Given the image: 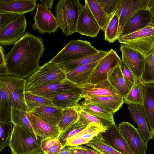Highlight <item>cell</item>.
Segmentation results:
<instances>
[{
  "label": "cell",
  "instance_id": "6da1fadb",
  "mask_svg": "<svg viewBox=\"0 0 154 154\" xmlns=\"http://www.w3.org/2000/svg\"><path fill=\"white\" fill-rule=\"evenodd\" d=\"M44 51L40 37L26 32L5 55L7 75L29 77L39 67L40 60Z\"/></svg>",
  "mask_w": 154,
  "mask_h": 154
},
{
  "label": "cell",
  "instance_id": "7a4b0ae2",
  "mask_svg": "<svg viewBox=\"0 0 154 154\" xmlns=\"http://www.w3.org/2000/svg\"><path fill=\"white\" fill-rule=\"evenodd\" d=\"M83 5L78 0H60L55 7L59 27L67 36L76 32L80 12Z\"/></svg>",
  "mask_w": 154,
  "mask_h": 154
},
{
  "label": "cell",
  "instance_id": "3957f363",
  "mask_svg": "<svg viewBox=\"0 0 154 154\" xmlns=\"http://www.w3.org/2000/svg\"><path fill=\"white\" fill-rule=\"evenodd\" d=\"M42 139L23 127L14 124L9 147L12 154H44L41 148Z\"/></svg>",
  "mask_w": 154,
  "mask_h": 154
},
{
  "label": "cell",
  "instance_id": "277c9868",
  "mask_svg": "<svg viewBox=\"0 0 154 154\" xmlns=\"http://www.w3.org/2000/svg\"><path fill=\"white\" fill-rule=\"evenodd\" d=\"M118 40L120 43L138 51L146 58L154 51V23Z\"/></svg>",
  "mask_w": 154,
  "mask_h": 154
},
{
  "label": "cell",
  "instance_id": "5b68a950",
  "mask_svg": "<svg viewBox=\"0 0 154 154\" xmlns=\"http://www.w3.org/2000/svg\"><path fill=\"white\" fill-rule=\"evenodd\" d=\"M66 78L65 72L59 64L49 61L40 66L26 80L25 91L52 82L61 81Z\"/></svg>",
  "mask_w": 154,
  "mask_h": 154
},
{
  "label": "cell",
  "instance_id": "8992f818",
  "mask_svg": "<svg viewBox=\"0 0 154 154\" xmlns=\"http://www.w3.org/2000/svg\"><path fill=\"white\" fill-rule=\"evenodd\" d=\"M26 80L5 75L0 76V87L7 94L12 107L29 112L25 99Z\"/></svg>",
  "mask_w": 154,
  "mask_h": 154
},
{
  "label": "cell",
  "instance_id": "52a82bcc",
  "mask_svg": "<svg viewBox=\"0 0 154 154\" xmlns=\"http://www.w3.org/2000/svg\"><path fill=\"white\" fill-rule=\"evenodd\" d=\"M99 51L87 41L72 40L50 61L58 63L91 55L98 52Z\"/></svg>",
  "mask_w": 154,
  "mask_h": 154
},
{
  "label": "cell",
  "instance_id": "ba28073f",
  "mask_svg": "<svg viewBox=\"0 0 154 154\" xmlns=\"http://www.w3.org/2000/svg\"><path fill=\"white\" fill-rule=\"evenodd\" d=\"M121 60L112 49L99 62L91 75L88 83L95 84L108 79L109 72L119 65Z\"/></svg>",
  "mask_w": 154,
  "mask_h": 154
},
{
  "label": "cell",
  "instance_id": "9c48e42d",
  "mask_svg": "<svg viewBox=\"0 0 154 154\" xmlns=\"http://www.w3.org/2000/svg\"><path fill=\"white\" fill-rule=\"evenodd\" d=\"M26 91L50 99L57 95L65 93L73 92L82 94V87L66 78L61 81L30 88Z\"/></svg>",
  "mask_w": 154,
  "mask_h": 154
},
{
  "label": "cell",
  "instance_id": "30bf717a",
  "mask_svg": "<svg viewBox=\"0 0 154 154\" xmlns=\"http://www.w3.org/2000/svg\"><path fill=\"white\" fill-rule=\"evenodd\" d=\"M117 126L133 154H146L147 143L143 139L137 129L125 122H121Z\"/></svg>",
  "mask_w": 154,
  "mask_h": 154
},
{
  "label": "cell",
  "instance_id": "8fae6325",
  "mask_svg": "<svg viewBox=\"0 0 154 154\" xmlns=\"http://www.w3.org/2000/svg\"><path fill=\"white\" fill-rule=\"evenodd\" d=\"M34 20L32 29L37 30L42 35L45 33L54 34L59 27L56 17L41 3L38 4Z\"/></svg>",
  "mask_w": 154,
  "mask_h": 154
},
{
  "label": "cell",
  "instance_id": "7c38bea8",
  "mask_svg": "<svg viewBox=\"0 0 154 154\" xmlns=\"http://www.w3.org/2000/svg\"><path fill=\"white\" fill-rule=\"evenodd\" d=\"M27 22L23 14L0 31V44L8 46L14 44L24 35Z\"/></svg>",
  "mask_w": 154,
  "mask_h": 154
},
{
  "label": "cell",
  "instance_id": "4fadbf2b",
  "mask_svg": "<svg viewBox=\"0 0 154 154\" xmlns=\"http://www.w3.org/2000/svg\"><path fill=\"white\" fill-rule=\"evenodd\" d=\"M148 2V0H121L116 11L119 18L118 38L124 26L131 18L139 11L147 9Z\"/></svg>",
  "mask_w": 154,
  "mask_h": 154
},
{
  "label": "cell",
  "instance_id": "5bb4252c",
  "mask_svg": "<svg viewBox=\"0 0 154 154\" xmlns=\"http://www.w3.org/2000/svg\"><path fill=\"white\" fill-rule=\"evenodd\" d=\"M121 60L127 65L137 79H141L146 58L138 51L123 44L121 45Z\"/></svg>",
  "mask_w": 154,
  "mask_h": 154
},
{
  "label": "cell",
  "instance_id": "9a60e30c",
  "mask_svg": "<svg viewBox=\"0 0 154 154\" xmlns=\"http://www.w3.org/2000/svg\"><path fill=\"white\" fill-rule=\"evenodd\" d=\"M100 29L97 22L85 2L79 14L76 32L91 37H96Z\"/></svg>",
  "mask_w": 154,
  "mask_h": 154
},
{
  "label": "cell",
  "instance_id": "2e32d148",
  "mask_svg": "<svg viewBox=\"0 0 154 154\" xmlns=\"http://www.w3.org/2000/svg\"><path fill=\"white\" fill-rule=\"evenodd\" d=\"M27 117L36 135L42 139L48 137L58 139L62 132L58 125L47 123L32 112H27Z\"/></svg>",
  "mask_w": 154,
  "mask_h": 154
},
{
  "label": "cell",
  "instance_id": "e0dca14e",
  "mask_svg": "<svg viewBox=\"0 0 154 154\" xmlns=\"http://www.w3.org/2000/svg\"><path fill=\"white\" fill-rule=\"evenodd\" d=\"M154 23V19L150 11L147 9L141 10L126 23L119 38L135 32Z\"/></svg>",
  "mask_w": 154,
  "mask_h": 154
},
{
  "label": "cell",
  "instance_id": "ac0fdd59",
  "mask_svg": "<svg viewBox=\"0 0 154 154\" xmlns=\"http://www.w3.org/2000/svg\"><path fill=\"white\" fill-rule=\"evenodd\" d=\"M128 108L130 116L137 124L138 130L145 141L148 143L154 137L150 131L143 105L130 103Z\"/></svg>",
  "mask_w": 154,
  "mask_h": 154
},
{
  "label": "cell",
  "instance_id": "d6986e66",
  "mask_svg": "<svg viewBox=\"0 0 154 154\" xmlns=\"http://www.w3.org/2000/svg\"><path fill=\"white\" fill-rule=\"evenodd\" d=\"M103 138L110 146L123 154H133L116 124L101 133Z\"/></svg>",
  "mask_w": 154,
  "mask_h": 154
},
{
  "label": "cell",
  "instance_id": "ffe728a7",
  "mask_svg": "<svg viewBox=\"0 0 154 154\" xmlns=\"http://www.w3.org/2000/svg\"><path fill=\"white\" fill-rule=\"evenodd\" d=\"M36 0H0V11L23 14L33 11Z\"/></svg>",
  "mask_w": 154,
  "mask_h": 154
},
{
  "label": "cell",
  "instance_id": "44dd1931",
  "mask_svg": "<svg viewBox=\"0 0 154 154\" xmlns=\"http://www.w3.org/2000/svg\"><path fill=\"white\" fill-rule=\"evenodd\" d=\"M108 80L124 99L126 97L134 84L123 75L119 65L109 72Z\"/></svg>",
  "mask_w": 154,
  "mask_h": 154
},
{
  "label": "cell",
  "instance_id": "7402d4cb",
  "mask_svg": "<svg viewBox=\"0 0 154 154\" xmlns=\"http://www.w3.org/2000/svg\"><path fill=\"white\" fill-rule=\"evenodd\" d=\"M81 87L83 98L120 95L108 79L97 84L87 83Z\"/></svg>",
  "mask_w": 154,
  "mask_h": 154
},
{
  "label": "cell",
  "instance_id": "603a6c76",
  "mask_svg": "<svg viewBox=\"0 0 154 154\" xmlns=\"http://www.w3.org/2000/svg\"><path fill=\"white\" fill-rule=\"evenodd\" d=\"M32 112L47 123L57 126L62 119L63 109L55 106L42 105L35 108Z\"/></svg>",
  "mask_w": 154,
  "mask_h": 154
},
{
  "label": "cell",
  "instance_id": "cb8c5ba5",
  "mask_svg": "<svg viewBox=\"0 0 154 154\" xmlns=\"http://www.w3.org/2000/svg\"><path fill=\"white\" fill-rule=\"evenodd\" d=\"M108 51L99 50L96 53L79 58L66 61L58 64L65 73L72 71L79 66L86 65L99 61Z\"/></svg>",
  "mask_w": 154,
  "mask_h": 154
},
{
  "label": "cell",
  "instance_id": "d4e9b609",
  "mask_svg": "<svg viewBox=\"0 0 154 154\" xmlns=\"http://www.w3.org/2000/svg\"><path fill=\"white\" fill-rule=\"evenodd\" d=\"M99 61L86 65L79 66L72 71L66 73V78L82 87L88 83L91 75Z\"/></svg>",
  "mask_w": 154,
  "mask_h": 154
},
{
  "label": "cell",
  "instance_id": "484cf974",
  "mask_svg": "<svg viewBox=\"0 0 154 154\" xmlns=\"http://www.w3.org/2000/svg\"><path fill=\"white\" fill-rule=\"evenodd\" d=\"M84 98L101 106L113 114L119 109L124 102L120 95L86 97Z\"/></svg>",
  "mask_w": 154,
  "mask_h": 154
},
{
  "label": "cell",
  "instance_id": "4316f807",
  "mask_svg": "<svg viewBox=\"0 0 154 154\" xmlns=\"http://www.w3.org/2000/svg\"><path fill=\"white\" fill-rule=\"evenodd\" d=\"M143 106L150 131L154 129V85L144 84Z\"/></svg>",
  "mask_w": 154,
  "mask_h": 154
},
{
  "label": "cell",
  "instance_id": "83f0119b",
  "mask_svg": "<svg viewBox=\"0 0 154 154\" xmlns=\"http://www.w3.org/2000/svg\"><path fill=\"white\" fill-rule=\"evenodd\" d=\"M82 98L81 94L68 92L57 95L50 99L55 106L64 109L79 106L78 102Z\"/></svg>",
  "mask_w": 154,
  "mask_h": 154
},
{
  "label": "cell",
  "instance_id": "f1b7e54d",
  "mask_svg": "<svg viewBox=\"0 0 154 154\" xmlns=\"http://www.w3.org/2000/svg\"><path fill=\"white\" fill-rule=\"evenodd\" d=\"M100 29L104 32L110 19L108 17L97 0H85Z\"/></svg>",
  "mask_w": 154,
  "mask_h": 154
},
{
  "label": "cell",
  "instance_id": "f546056e",
  "mask_svg": "<svg viewBox=\"0 0 154 154\" xmlns=\"http://www.w3.org/2000/svg\"><path fill=\"white\" fill-rule=\"evenodd\" d=\"M84 111L95 116L115 122L113 114L101 106L88 100L84 99L80 105Z\"/></svg>",
  "mask_w": 154,
  "mask_h": 154
},
{
  "label": "cell",
  "instance_id": "4dcf8cb0",
  "mask_svg": "<svg viewBox=\"0 0 154 154\" xmlns=\"http://www.w3.org/2000/svg\"><path fill=\"white\" fill-rule=\"evenodd\" d=\"M100 134L84 145L92 149L98 154H123L109 145L103 138Z\"/></svg>",
  "mask_w": 154,
  "mask_h": 154
},
{
  "label": "cell",
  "instance_id": "1f68e13d",
  "mask_svg": "<svg viewBox=\"0 0 154 154\" xmlns=\"http://www.w3.org/2000/svg\"><path fill=\"white\" fill-rule=\"evenodd\" d=\"M79 117L78 122L87 126L90 123H94L108 129L115 125V122L110 121L90 114L83 110L80 105L79 108Z\"/></svg>",
  "mask_w": 154,
  "mask_h": 154
},
{
  "label": "cell",
  "instance_id": "d6a6232c",
  "mask_svg": "<svg viewBox=\"0 0 154 154\" xmlns=\"http://www.w3.org/2000/svg\"><path fill=\"white\" fill-rule=\"evenodd\" d=\"M144 84L141 79H137L126 97L124 102L130 103L143 105L144 101Z\"/></svg>",
  "mask_w": 154,
  "mask_h": 154
},
{
  "label": "cell",
  "instance_id": "836d02e7",
  "mask_svg": "<svg viewBox=\"0 0 154 154\" xmlns=\"http://www.w3.org/2000/svg\"><path fill=\"white\" fill-rule=\"evenodd\" d=\"M79 106L63 109L62 118L58 125L62 132L78 122Z\"/></svg>",
  "mask_w": 154,
  "mask_h": 154
},
{
  "label": "cell",
  "instance_id": "e575fe53",
  "mask_svg": "<svg viewBox=\"0 0 154 154\" xmlns=\"http://www.w3.org/2000/svg\"><path fill=\"white\" fill-rule=\"evenodd\" d=\"M27 112L11 107V120L14 124L23 127L34 135L38 137L34 131L27 118Z\"/></svg>",
  "mask_w": 154,
  "mask_h": 154
},
{
  "label": "cell",
  "instance_id": "d590c367",
  "mask_svg": "<svg viewBox=\"0 0 154 154\" xmlns=\"http://www.w3.org/2000/svg\"><path fill=\"white\" fill-rule=\"evenodd\" d=\"M25 99L29 112H32L35 108L42 105L55 106L50 99L29 91H25Z\"/></svg>",
  "mask_w": 154,
  "mask_h": 154
},
{
  "label": "cell",
  "instance_id": "8d00e7d4",
  "mask_svg": "<svg viewBox=\"0 0 154 154\" xmlns=\"http://www.w3.org/2000/svg\"><path fill=\"white\" fill-rule=\"evenodd\" d=\"M14 124L11 120L0 121V152L9 147L12 135Z\"/></svg>",
  "mask_w": 154,
  "mask_h": 154
},
{
  "label": "cell",
  "instance_id": "74e56055",
  "mask_svg": "<svg viewBox=\"0 0 154 154\" xmlns=\"http://www.w3.org/2000/svg\"><path fill=\"white\" fill-rule=\"evenodd\" d=\"M141 80L144 84H154V51L146 57Z\"/></svg>",
  "mask_w": 154,
  "mask_h": 154
},
{
  "label": "cell",
  "instance_id": "f35d334b",
  "mask_svg": "<svg viewBox=\"0 0 154 154\" xmlns=\"http://www.w3.org/2000/svg\"><path fill=\"white\" fill-rule=\"evenodd\" d=\"M0 121L11 120V107L8 97L5 91L0 87Z\"/></svg>",
  "mask_w": 154,
  "mask_h": 154
},
{
  "label": "cell",
  "instance_id": "ab89813d",
  "mask_svg": "<svg viewBox=\"0 0 154 154\" xmlns=\"http://www.w3.org/2000/svg\"><path fill=\"white\" fill-rule=\"evenodd\" d=\"M119 26V18L117 12L110 20L104 32V39L112 43L118 39V30Z\"/></svg>",
  "mask_w": 154,
  "mask_h": 154
},
{
  "label": "cell",
  "instance_id": "60d3db41",
  "mask_svg": "<svg viewBox=\"0 0 154 154\" xmlns=\"http://www.w3.org/2000/svg\"><path fill=\"white\" fill-rule=\"evenodd\" d=\"M107 129L99 125L90 123L83 130L71 137H79L92 140L94 137L105 131Z\"/></svg>",
  "mask_w": 154,
  "mask_h": 154
},
{
  "label": "cell",
  "instance_id": "b9f144b4",
  "mask_svg": "<svg viewBox=\"0 0 154 154\" xmlns=\"http://www.w3.org/2000/svg\"><path fill=\"white\" fill-rule=\"evenodd\" d=\"M87 127L78 121L62 132L58 139L63 147H65L66 142L69 138L79 133Z\"/></svg>",
  "mask_w": 154,
  "mask_h": 154
},
{
  "label": "cell",
  "instance_id": "7bdbcfd3",
  "mask_svg": "<svg viewBox=\"0 0 154 154\" xmlns=\"http://www.w3.org/2000/svg\"><path fill=\"white\" fill-rule=\"evenodd\" d=\"M97 0L110 19L116 12L121 1V0Z\"/></svg>",
  "mask_w": 154,
  "mask_h": 154
},
{
  "label": "cell",
  "instance_id": "ee69618b",
  "mask_svg": "<svg viewBox=\"0 0 154 154\" xmlns=\"http://www.w3.org/2000/svg\"><path fill=\"white\" fill-rule=\"evenodd\" d=\"M20 15L0 11V31L16 20Z\"/></svg>",
  "mask_w": 154,
  "mask_h": 154
},
{
  "label": "cell",
  "instance_id": "f6af8a7d",
  "mask_svg": "<svg viewBox=\"0 0 154 154\" xmlns=\"http://www.w3.org/2000/svg\"><path fill=\"white\" fill-rule=\"evenodd\" d=\"M119 66L121 71L123 75L130 81L134 83L137 79L125 64L121 60Z\"/></svg>",
  "mask_w": 154,
  "mask_h": 154
},
{
  "label": "cell",
  "instance_id": "bcb514c9",
  "mask_svg": "<svg viewBox=\"0 0 154 154\" xmlns=\"http://www.w3.org/2000/svg\"><path fill=\"white\" fill-rule=\"evenodd\" d=\"M91 140L79 137H71L69 139L67 140L66 144V146L84 145L88 143Z\"/></svg>",
  "mask_w": 154,
  "mask_h": 154
},
{
  "label": "cell",
  "instance_id": "7dc6e473",
  "mask_svg": "<svg viewBox=\"0 0 154 154\" xmlns=\"http://www.w3.org/2000/svg\"><path fill=\"white\" fill-rule=\"evenodd\" d=\"M58 140V139L53 137H48L42 139L41 143V149L44 152H45Z\"/></svg>",
  "mask_w": 154,
  "mask_h": 154
},
{
  "label": "cell",
  "instance_id": "c3c4849f",
  "mask_svg": "<svg viewBox=\"0 0 154 154\" xmlns=\"http://www.w3.org/2000/svg\"><path fill=\"white\" fill-rule=\"evenodd\" d=\"M2 47H0V75H7V74L6 66L5 55Z\"/></svg>",
  "mask_w": 154,
  "mask_h": 154
},
{
  "label": "cell",
  "instance_id": "681fc988",
  "mask_svg": "<svg viewBox=\"0 0 154 154\" xmlns=\"http://www.w3.org/2000/svg\"><path fill=\"white\" fill-rule=\"evenodd\" d=\"M63 148L59 140L49 147L44 154H59Z\"/></svg>",
  "mask_w": 154,
  "mask_h": 154
},
{
  "label": "cell",
  "instance_id": "f907efd6",
  "mask_svg": "<svg viewBox=\"0 0 154 154\" xmlns=\"http://www.w3.org/2000/svg\"><path fill=\"white\" fill-rule=\"evenodd\" d=\"M66 147L72 154H85L83 150L78 146H68Z\"/></svg>",
  "mask_w": 154,
  "mask_h": 154
},
{
  "label": "cell",
  "instance_id": "816d5d0a",
  "mask_svg": "<svg viewBox=\"0 0 154 154\" xmlns=\"http://www.w3.org/2000/svg\"><path fill=\"white\" fill-rule=\"evenodd\" d=\"M78 146L83 150L85 154H98L93 149L88 146L83 145Z\"/></svg>",
  "mask_w": 154,
  "mask_h": 154
},
{
  "label": "cell",
  "instance_id": "f5cc1de1",
  "mask_svg": "<svg viewBox=\"0 0 154 154\" xmlns=\"http://www.w3.org/2000/svg\"><path fill=\"white\" fill-rule=\"evenodd\" d=\"M44 6L49 11H51L52 8L54 0H40Z\"/></svg>",
  "mask_w": 154,
  "mask_h": 154
},
{
  "label": "cell",
  "instance_id": "db71d44e",
  "mask_svg": "<svg viewBox=\"0 0 154 154\" xmlns=\"http://www.w3.org/2000/svg\"><path fill=\"white\" fill-rule=\"evenodd\" d=\"M147 10L150 11L154 19V0H148Z\"/></svg>",
  "mask_w": 154,
  "mask_h": 154
},
{
  "label": "cell",
  "instance_id": "11a10c76",
  "mask_svg": "<svg viewBox=\"0 0 154 154\" xmlns=\"http://www.w3.org/2000/svg\"><path fill=\"white\" fill-rule=\"evenodd\" d=\"M59 154H72L67 149L66 146L63 147L61 152Z\"/></svg>",
  "mask_w": 154,
  "mask_h": 154
},
{
  "label": "cell",
  "instance_id": "9f6ffc18",
  "mask_svg": "<svg viewBox=\"0 0 154 154\" xmlns=\"http://www.w3.org/2000/svg\"><path fill=\"white\" fill-rule=\"evenodd\" d=\"M151 133L153 137H154V129L151 131Z\"/></svg>",
  "mask_w": 154,
  "mask_h": 154
}]
</instances>
